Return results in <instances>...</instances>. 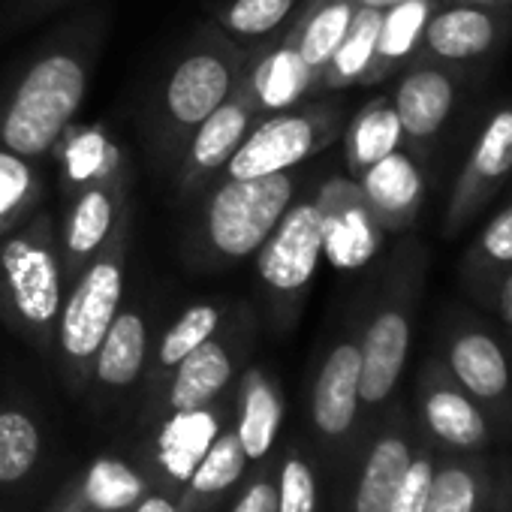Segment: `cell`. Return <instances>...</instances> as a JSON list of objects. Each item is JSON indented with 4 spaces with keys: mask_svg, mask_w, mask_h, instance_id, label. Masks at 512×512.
I'll use <instances>...</instances> for the list:
<instances>
[{
    "mask_svg": "<svg viewBox=\"0 0 512 512\" xmlns=\"http://www.w3.org/2000/svg\"><path fill=\"white\" fill-rule=\"evenodd\" d=\"M103 34V13L88 10L34 49L0 88V145L28 160H43L55 151L88 97Z\"/></svg>",
    "mask_w": 512,
    "mask_h": 512,
    "instance_id": "obj_1",
    "label": "cell"
},
{
    "mask_svg": "<svg viewBox=\"0 0 512 512\" xmlns=\"http://www.w3.org/2000/svg\"><path fill=\"white\" fill-rule=\"evenodd\" d=\"M305 169L256 178H214L196 199L199 211L184 238L193 272H226L263 247L287 208L302 196Z\"/></svg>",
    "mask_w": 512,
    "mask_h": 512,
    "instance_id": "obj_2",
    "label": "cell"
},
{
    "mask_svg": "<svg viewBox=\"0 0 512 512\" xmlns=\"http://www.w3.org/2000/svg\"><path fill=\"white\" fill-rule=\"evenodd\" d=\"M253 46L232 43L214 25H202L178 52L154 100L148 103L145 136L160 169H175L193 130L232 94Z\"/></svg>",
    "mask_w": 512,
    "mask_h": 512,
    "instance_id": "obj_3",
    "label": "cell"
},
{
    "mask_svg": "<svg viewBox=\"0 0 512 512\" xmlns=\"http://www.w3.org/2000/svg\"><path fill=\"white\" fill-rule=\"evenodd\" d=\"M64 290L58 214L40 205L25 223L0 238V320L49 356Z\"/></svg>",
    "mask_w": 512,
    "mask_h": 512,
    "instance_id": "obj_4",
    "label": "cell"
},
{
    "mask_svg": "<svg viewBox=\"0 0 512 512\" xmlns=\"http://www.w3.org/2000/svg\"><path fill=\"white\" fill-rule=\"evenodd\" d=\"M133 250V208L118 220L109 241L82 269V275L64 290V305L55 326L52 353L61 362L67 383L79 392L91 383L94 356L127 299Z\"/></svg>",
    "mask_w": 512,
    "mask_h": 512,
    "instance_id": "obj_5",
    "label": "cell"
},
{
    "mask_svg": "<svg viewBox=\"0 0 512 512\" xmlns=\"http://www.w3.org/2000/svg\"><path fill=\"white\" fill-rule=\"evenodd\" d=\"M253 256L256 287L266 302V314L278 329H287L299 317L323 263L317 193L299 196Z\"/></svg>",
    "mask_w": 512,
    "mask_h": 512,
    "instance_id": "obj_6",
    "label": "cell"
},
{
    "mask_svg": "<svg viewBox=\"0 0 512 512\" xmlns=\"http://www.w3.org/2000/svg\"><path fill=\"white\" fill-rule=\"evenodd\" d=\"M130 208H133L130 154L100 172H91V175L61 187L58 232H61L64 284L67 287L100 253V247L109 241L118 220Z\"/></svg>",
    "mask_w": 512,
    "mask_h": 512,
    "instance_id": "obj_7",
    "label": "cell"
},
{
    "mask_svg": "<svg viewBox=\"0 0 512 512\" xmlns=\"http://www.w3.org/2000/svg\"><path fill=\"white\" fill-rule=\"evenodd\" d=\"M341 130L332 103H299L256 118L217 178H256L305 166Z\"/></svg>",
    "mask_w": 512,
    "mask_h": 512,
    "instance_id": "obj_8",
    "label": "cell"
},
{
    "mask_svg": "<svg viewBox=\"0 0 512 512\" xmlns=\"http://www.w3.org/2000/svg\"><path fill=\"white\" fill-rule=\"evenodd\" d=\"M253 341V311L247 305H229L223 326L184 356L166 377L163 404L169 413H190L211 407L220 392L232 383L241 356Z\"/></svg>",
    "mask_w": 512,
    "mask_h": 512,
    "instance_id": "obj_9",
    "label": "cell"
},
{
    "mask_svg": "<svg viewBox=\"0 0 512 512\" xmlns=\"http://www.w3.org/2000/svg\"><path fill=\"white\" fill-rule=\"evenodd\" d=\"M256 118H260V112H256L253 94L241 73L232 94L193 130L184 145V154L175 166V193L181 202L199 196L220 175V169L235 154Z\"/></svg>",
    "mask_w": 512,
    "mask_h": 512,
    "instance_id": "obj_10",
    "label": "cell"
},
{
    "mask_svg": "<svg viewBox=\"0 0 512 512\" xmlns=\"http://www.w3.org/2000/svg\"><path fill=\"white\" fill-rule=\"evenodd\" d=\"M422 437L440 455H482L491 443V422L446 368L431 365L419 389Z\"/></svg>",
    "mask_w": 512,
    "mask_h": 512,
    "instance_id": "obj_11",
    "label": "cell"
},
{
    "mask_svg": "<svg viewBox=\"0 0 512 512\" xmlns=\"http://www.w3.org/2000/svg\"><path fill=\"white\" fill-rule=\"evenodd\" d=\"M323 260L338 272H356L374 260L383 241V226L365 205L359 184L347 178H332L317 190Z\"/></svg>",
    "mask_w": 512,
    "mask_h": 512,
    "instance_id": "obj_12",
    "label": "cell"
},
{
    "mask_svg": "<svg viewBox=\"0 0 512 512\" xmlns=\"http://www.w3.org/2000/svg\"><path fill=\"white\" fill-rule=\"evenodd\" d=\"M359 380H362L359 338L335 341L311 389V422L323 440L341 443L353 434L362 413Z\"/></svg>",
    "mask_w": 512,
    "mask_h": 512,
    "instance_id": "obj_13",
    "label": "cell"
},
{
    "mask_svg": "<svg viewBox=\"0 0 512 512\" xmlns=\"http://www.w3.org/2000/svg\"><path fill=\"white\" fill-rule=\"evenodd\" d=\"M244 79L260 118L299 106L320 88V76L299 58V52L287 40V28L263 43H253Z\"/></svg>",
    "mask_w": 512,
    "mask_h": 512,
    "instance_id": "obj_14",
    "label": "cell"
},
{
    "mask_svg": "<svg viewBox=\"0 0 512 512\" xmlns=\"http://www.w3.org/2000/svg\"><path fill=\"white\" fill-rule=\"evenodd\" d=\"M410 311L404 305H383L374 311L371 323L365 326L359 347H362V410H380L398 389V380L407 365L410 353Z\"/></svg>",
    "mask_w": 512,
    "mask_h": 512,
    "instance_id": "obj_15",
    "label": "cell"
},
{
    "mask_svg": "<svg viewBox=\"0 0 512 512\" xmlns=\"http://www.w3.org/2000/svg\"><path fill=\"white\" fill-rule=\"evenodd\" d=\"M148 344H151V323H148L145 299L130 296V299H124L121 311L115 314V320L94 356L91 383H97L106 392L130 389L145 371Z\"/></svg>",
    "mask_w": 512,
    "mask_h": 512,
    "instance_id": "obj_16",
    "label": "cell"
},
{
    "mask_svg": "<svg viewBox=\"0 0 512 512\" xmlns=\"http://www.w3.org/2000/svg\"><path fill=\"white\" fill-rule=\"evenodd\" d=\"M416 431L404 419L386 425L368 446L353 488V512H389L401 476L410 464Z\"/></svg>",
    "mask_w": 512,
    "mask_h": 512,
    "instance_id": "obj_17",
    "label": "cell"
},
{
    "mask_svg": "<svg viewBox=\"0 0 512 512\" xmlns=\"http://www.w3.org/2000/svg\"><path fill=\"white\" fill-rule=\"evenodd\" d=\"M356 184L365 205L383 229H401L404 223H410L422 196L419 166L404 151H392L374 166H368L356 178Z\"/></svg>",
    "mask_w": 512,
    "mask_h": 512,
    "instance_id": "obj_18",
    "label": "cell"
},
{
    "mask_svg": "<svg viewBox=\"0 0 512 512\" xmlns=\"http://www.w3.org/2000/svg\"><path fill=\"white\" fill-rule=\"evenodd\" d=\"M449 374L482 407H500L509 398L512 371L503 347L485 332H461L449 347Z\"/></svg>",
    "mask_w": 512,
    "mask_h": 512,
    "instance_id": "obj_19",
    "label": "cell"
},
{
    "mask_svg": "<svg viewBox=\"0 0 512 512\" xmlns=\"http://www.w3.org/2000/svg\"><path fill=\"white\" fill-rule=\"evenodd\" d=\"M494 473L482 455H437L422 512H491Z\"/></svg>",
    "mask_w": 512,
    "mask_h": 512,
    "instance_id": "obj_20",
    "label": "cell"
},
{
    "mask_svg": "<svg viewBox=\"0 0 512 512\" xmlns=\"http://www.w3.org/2000/svg\"><path fill=\"white\" fill-rule=\"evenodd\" d=\"M452 103H455V85L440 70L407 73V79L398 85L392 97L404 136L416 142L434 136L443 127V121L452 112Z\"/></svg>",
    "mask_w": 512,
    "mask_h": 512,
    "instance_id": "obj_21",
    "label": "cell"
},
{
    "mask_svg": "<svg viewBox=\"0 0 512 512\" xmlns=\"http://www.w3.org/2000/svg\"><path fill=\"white\" fill-rule=\"evenodd\" d=\"M356 10L359 7L353 0H311V7L299 13L296 25L287 28V40L317 76L323 73V67L338 52L341 40L347 37Z\"/></svg>",
    "mask_w": 512,
    "mask_h": 512,
    "instance_id": "obj_22",
    "label": "cell"
},
{
    "mask_svg": "<svg viewBox=\"0 0 512 512\" xmlns=\"http://www.w3.org/2000/svg\"><path fill=\"white\" fill-rule=\"evenodd\" d=\"M281 416L284 404L275 380L260 368H250L241 380V416L235 431L247 458H266V452L275 446Z\"/></svg>",
    "mask_w": 512,
    "mask_h": 512,
    "instance_id": "obj_23",
    "label": "cell"
},
{
    "mask_svg": "<svg viewBox=\"0 0 512 512\" xmlns=\"http://www.w3.org/2000/svg\"><path fill=\"white\" fill-rule=\"evenodd\" d=\"M401 139H404V130H401L395 106L386 100L368 103L350 121L347 136H344V157H347L350 175L359 178L368 166H374L386 154L398 151Z\"/></svg>",
    "mask_w": 512,
    "mask_h": 512,
    "instance_id": "obj_24",
    "label": "cell"
},
{
    "mask_svg": "<svg viewBox=\"0 0 512 512\" xmlns=\"http://www.w3.org/2000/svg\"><path fill=\"white\" fill-rule=\"evenodd\" d=\"M494 19L476 7H455L446 13H437L425 25V43L428 49L443 61H467L494 43Z\"/></svg>",
    "mask_w": 512,
    "mask_h": 512,
    "instance_id": "obj_25",
    "label": "cell"
},
{
    "mask_svg": "<svg viewBox=\"0 0 512 512\" xmlns=\"http://www.w3.org/2000/svg\"><path fill=\"white\" fill-rule=\"evenodd\" d=\"M46 205V172L40 160H28L0 145V238Z\"/></svg>",
    "mask_w": 512,
    "mask_h": 512,
    "instance_id": "obj_26",
    "label": "cell"
},
{
    "mask_svg": "<svg viewBox=\"0 0 512 512\" xmlns=\"http://www.w3.org/2000/svg\"><path fill=\"white\" fill-rule=\"evenodd\" d=\"M380 22H383V10H368V7L356 10L347 37L341 40L338 52L320 73V91H341L356 82H365L377 52Z\"/></svg>",
    "mask_w": 512,
    "mask_h": 512,
    "instance_id": "obj_27",
    "label": "cell"
},
{
    "mask_svg": "<svg viewBox=\"0 0 512 512\" xmlns=\"http://www.w3.org/2000/svg\"><path fill=\"white\" fill-rule=\"evenodd\" d=\"M428 19H431V0H398L395 7L383 10L377 52L365 82L383 79L398 61L410 58L425 34Z\"/></svg>",
    "mask_w": 512,
    "mask_h": 512,
    "instance_id": "obj_28",
    "label": "cell"
},
{
    "mask_svg": "<svg viewBox=\"0 0 512 512\" xmlns=\"http://www.w3.org/2000/svg\"><path fill=\"white\" fill-rule=\"evenodd\" d=\"M229 305L220 302H196L178 314V320L160 335L157 356H154V380H166L172 368L190 356L199 344H205L226 320Z\"/></svg>",
    "mask_w": 512,
    "mask_h": 512,
    "instance_id": "obj_29",
    "label": "cell"
},
{
    "mask_svg": "<svg viewBox=\"0 0 512 512\" xmlns=\"http://www.w3.org/2000/svg\"><path fill=\"white\" fill-rule=\"evenodd\" d=\"M296 10L299 0H226L217 10L214 28L238 46H253L284 31Z\"/></svg>",
    "mask_w": 512,
    "mask_h": 512,
    "instance_id": "obj_30",
    "label": "cell"
},
{
    "mask_svg": "<svg viewBox=\"0 0 512 512\" xmlns=\"http://www.w3.org/2000/svg\"><path fill=\"white\" fill-rule=\"evenodd\" d=\"M217 437V419L208 407L190 413H172V422L160 434V461L172 476H187Z\"/></svg>",
    "mask_w": 512,
    "mask_h": 512,
    "instance_id": "obj_31",
    "label": "cell"
},
{
    "mask_svg": "<svg viewBox=\"0 0 512 512\" xmlns=\"http://www.w3.org/2000/svg\"><path fill=\"white\" fill-rule=\"evenodd\" d=\"M40 458V431L25 410H0V482H19Z\"/></svg>",
    "mask_w": 512,
    "mask_h": 512,
    "instance_id": "obj_32",
    "label": "cell"
},
{
    "mask_svg": "<svg viewBox=\"0 0 512 512\" xmlns=\"http://www.w3.org/2000/svg\"><path fill=\"white\" fill-rule=\"evenodd\" d=\"M244 446L238 440L235 431H226V434H217L211 440V446L205 449V455L199 458V464L193 467V476H190V491L193 494H217V491H226L241 473H244Z\"/></svg>",
    "mask_w": 512,
    "mask_h": 512,
    "instance_id": "obj_33",
    "label": "cell"
},
{
    "mask_svg": "<svg viewBox=\"0 0 512 512\" xmlns=\"http://www.w3.org/2000/svg\"><path fill=\"white\" fill-rule=\"evenodd\" d=\"M512 169V109H500L482 130L470 157V175L476 181H497Z\"/></svg>",
    "mask_w": 512,
    "mask_h": 512,
    "instance_id": "obj_34",
    "label": "cell"
},
{
    "mask_svg": "<svg viewBox=\"0 0 512 512\" xmlns=\"http://www.w3.org/2000/svg\"><path fill=\"white\" fill-rule=\"evenodd\" d=\"M85 494L94 506H100L106 512H118V509L133 506L142 497V479L130 467L106 458V461L91 467L88 482H85Z\"/></svg>",
    "mask_w": 512,
    "mask_h": 512,
    "instance_id": "obj_35",
    "label": "cell"
},
{
    "mask_svg": "<svg viewBox=\"0 0 512 512\" xmlns=\"http://www.w3.org/2000/svg\"><path fill=\"white\" fill-rule=\"evenodd\" d=\"M437 449L416 434V446L410 455V464L401 476V485L392 497V509L389 512H422L428 491H431V479H434V467H437Z\"/></svg>",
    "mask_w": 512,
    "mask_h": 512,
    "instance_id": "obj_36",
    "label": "cell"
},
{
    "mask_svg": "<svg viewBox=\"0 0 512 512\" xmlns=\"http://www.w3.org/2000/svg\"><path fill=\"white\" fill-rule=\"evenodd\" d=\"M317 506H320V488H317L314 467L305 458L290 455L281 470L278 512H317Z\"/></svg>",
    "mask_w": 512,
    "mask_h": 512,
    "instance_id": "obj_37",
    "label": "cell"
},
{
    "mask_svg": "<svg viewBox=\"0 0 512 512\" xmlns=\"http://www.w3.org/2000/svg\"><path fill=\"white\" fill-rule=\"evenodd\" d=\"M82 4V0H7L4 13H0V34H10L19 28H28L64 7Z\"/></svg>",
    "mask_w": 512,
    "mask_h": 512,
    "instance_id": "obj_38",
    "label": "cell"
},
{
    "mask_svg": "<svg viewBox=\"0 0 512 512\" xmlns=\"http://www.w3.org/2000/svg\"><path fill=\"white\" fill-rule=\"evenodd\" d=\"M482 250L494 263H512V208L500 211L488 223V229L482 235Z\"/></svg>",
    "mask_w": 512,
    "mask_h": 512,
    "instance_id": "obj_39",
    "label": "cell"
},
{
    "mask_svg": "<svg viewBox=\"0 0 512 512\" xmlns=\"http://www.w3.org/2000/svg\"><path fill=\"white\" fill-rule=\"evenodd\" d=\"M232 512H278V488L272 482H256L235 503Z\"/></svg>",
    "mask_w": 512,
    "mask_h": 512,
    "instance_id": "obj_40",
    "label": "cell"
},
{
    "mask_svg": "<svg viewBox=\"0 0 512 512\" xmlns=\"http://www.w3.org/2000/svg\"><path fill=\"white\" fill-rule=\"evenodd\" d=\"M136 512H175V506H172L166 497H145V500L136 506Z\"/></svg>",
    "mask_w": 512,
    "mask_h": 512,
    "instance_id": "obj_41",
    "label": "cell"
},
{
    "mask_svg": "<svg viewBox=\"0 0 512 512\" xmlns=\"http://www.w3.org/2000/svg\"><path fill=\"white\" fill-rule=\"evenodd\" d=\"M491 512H512V500L506 494V488L500 485L497 494H494V503H491Z\"/></svg>",
    "mask_w": 512,
    "mask_h": 512,
    "instance_id": "obj_42",
    "label": "cell"
},
{
    "mask_svg": "<svg viewBox=\"0 0 512 512\" xmlns=\"http://www.w3.org/2000/svg\"><path fill=\"white\" fill-rule=\"evenodd\" d=\"M356 7H368V10H389V7H395L398 0H353Z\"/></svg>",
    "mask_w": 512,
    "mask_h": 512,
    "instance_id": "obj_43",
    "label": "cell"
},
{
    "mask_svg": "<svg viewBox=\"0 0 512 512\" xmlns=\"http://www.w3.org/2000/svg\"><path fill=\"white\" fill-rule=\"evenodd\" d=\"M506 317H509V323H512V284H509V290H506Z\"/></svg>",
    "mask_w": 512,
    "mask_h": 512,
    "instance_id": "obj_44",
    "label": "cell"
},
{
    "mask_svg": "<svg viewBox=\"0 0 512 512\" xmlns=\"http://www.w3.org/2000/svg\"><path fill=\"white\" fill-rule=\"evenodd\" d=\"M467 4H494V0H467Z\"/></svg>",
    "mask_w": 512,
    "mask_h": 512,
    "instance_id": "obj_45",
    "label": "cell"
},
{
    "mask_svg": "<svg viewBox=\"0 0 512 512\" xmlns=\"http://www.w3.org/2000/svg\"><path fill=\"white\" fill-rule=\"evenodd\" d=\"M503 488H506V494H509V500H512V479H509V482H506Z\"/></svg>",
    "mask_w": 512,
    "mask_h": 512,
    "instance_id": "obj_46",
    "label": "cell"
}]
</instances>
